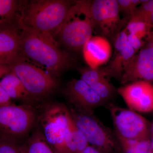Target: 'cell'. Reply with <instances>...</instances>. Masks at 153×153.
<instances>
[{
	"label": "cell",
	"mask_w": 153,
	"mask_h": 153,
	"mask_svg": "<svg viewBox=\"0 0 153 153\" xmlns=\"http://www.w3.org/2000/svg\"><path fill=\"white\" fill-rule=\"evenodd\" d=\"M74 2L68 0L22 1L15 24L22 32L55 40Z\"/></svg>",
	"instance_id": "cell-1"
},
{
	"label": "cell",
	"mask_w": 153,
	"mask_h": 153,
	"mask_svg": "<svg viewBox=\"0 0 153 153\" xmlns=\"http://www.w3.org/2000/svg\"><path fill=\"white\" fill-rule=\"evenodd\" d=\"M21 32V53L30 63L55 76H59L75 63L74 57L61 49L56 40Z\"/></svg>",
	"instance_id": "cell-2"
},
{
	"label": "cell",
	"mask_w": 153,
	"mask_h": 153,
	"mask_svg": "<svg viewBox=\"0 0 153 153\" xmlns=\"http://www.w3.org/2000/svg\"><path fill=\"white\" fill-rule=\"evenodd\" d=\"M91 1H74L55 35V40L71 51L82 49L92 37L94 28L89 10Z\"/></svg>",
	"instance_id": "cell-3"
},
{
	"label": "cell",
	"mask_w": 153,
	"mask_h": 153,
	"mask_svg": "<svg viewBox=\"0 0 153 153\" xmlns=\"http://www.w3.org/2000/svg\"><path fill=\"white\" fill-rule=\"evenodd\" d=\"M68 111L76 127L88 144L102 153H111L117 149L119 142L116 136L92 113L73 108Z\"/></svg>",
	"instance_id": "cell-4"
},
{
	"label": "cell",
	"mask_w": 153,
	"mask_h": 153,
	"mask_svg": "<svg viewBox=\"0 0 153 153\" xmlns=\"http://www.w3.org/2000/svg\"><path fill=\"white\" fill-rule=\"evenodd\" d=\"M28 93L38 100L54 92L58 83L55 76L22 57L10 66Z\"/></svg>",
	"instance_id": "cell-5"
},
{
	"label": "cell",
	"mask_w": 153,
	"mask_h": 153,
	"mask_svg": "<svg viewBox=\"0 0 153 153\" xmlns=\"http://www.w3.org/2000/svg\"><path fill=\"white\" fill-rule=\"evenodd\" d=\"M36 117L34 108L28 105L0 106V135L18 142L33 128Z\"/></svg>",
	"instance_id": "cell-6"
},
{
	"label": "cell",
	"mask_w": 153,
	"mask_h": 153,
	"mask_svg": "<svg viewBox=\"0 0 153 153\" xmlns=\"http://www.w3.org/2000/svg\"><path fill=\"white\" fill-rule=\"evenodd\" d=\"M70 117L65 106L55 103L47 107L41 117L42 133L56 153H63Z\"/></svg>",
	"instance_id": "cell-7"
},
{
	"label": "cell",
	"mask_w": 153,
	"mask_h": 153,
	"mask_svg": "<svg viewBox=\"0 0 153 153\" xmlns=\"http://www.w3.org/2000/svg\"><path fill=\"white\" fill-rule=\"evenodd\" d=\"M90 13L94 30L114 42L126 21L121 19L117 0L91 1Z\"/></svg>",
	"instance_id": "cell-8"
},
{
	"label": "cell",
	"mask_w": 153,
	"mask_h": 153,
	"mask_svg": "<svg viewBox=\"0 0 153 153\" xmlns=\"http://www.w3.org/2000/svg\"><path fill=\"white\" fill-rule=\"evenodd\" d=\"M110 112L116 129V136L124 139H149L150 127L142 116L132 110L111 105Z\"/></svg>",
	"instance_id": "cell-9"
},
{
	"label": "cell",
	"mask_w": 153,
	"mask_h": 153,
	"mask_svg": "<svg viewBox=\"0 0 153 153\" xmlns=\"http://www.w3.org/2000/svg\"><path fill=\"white\" fill-rule=\"evenodd\" d=\"M126 85L137 81L153 82V45L147 44L126 64L120 80Z\"/></svg>",
	"instance_id": "cell-10"
},
{
	"label": "cell",
	"mask_w": 153,
	"mask_h": 153,
	"mask_svg": "<svg viewBox=\"0 0 153 153\" xmlns=\"http://www.w3.org/2000/svg\"><path fill=\"white\" fill-rule=\"evenodd\" d=\"M130 109L142 113L153 111V85L137 81L123 85L117 90Z\"/></svg>",
	"instance_id": "cell-11"
},
{
	"label": "cell",
	"mask_w": 153,
	"mask_h": 153,
	"mask_svg": "<svg viewBox=\"0 0 153 153\" xmlns=\"http://www.w3.org/2000/svg\"><path fill=\"white\" fill-rule=\"evenodd\" d=\"M63 94L73 108L92 113L104 101L82 79H72L66 83Z\"/></svg>",
	"instance_id": "cell-12"
},
{
	"label": "cell",
	"mask_w": 153,
	"mask_h": 153,
	"mask_svg": "<svg viewBox=\"0 0 153 153\" xmlns=\"http://www.w3.org/2000/svg\"><path fill=\"white\" fill-rule=\"evenodd\" d=\"M21 32L15 23L0 25V64L10 66L23 56Z\"/></svg>",
	"instance_id": "cell-13"
},
{
	"label": "cell",
	"mask_w": 153,
	"mask_h": 153,
	"mask_svg": "<svg viewBox=\"0 0 153 153\" xmlns=\"http://www.w3.org/2000/svg\"><path fill=\"white\" fill-rule=\"evenodd\" d=\"M126 29L121 30L114 41V51L109 64L105 66L110 77L120 80L124 68L136 53L128 41Z\"/></svg>",
	"instance_id": "cell-14"
},
{
	"label": "cell",
	"mask_w": 153,
	"mask_h": 153,
	"mask_svg": "<svg viewBox=\"0 0 153 153\" xmlns=\"http://www.w3.org/2000/svg\"><path fill=\"white\" fill-rule=\"evenodd\" d=\"M85 61L89 68H96L107 63L112 54L109 41L101 36H92L82 49Z\"/></svg>",
	"instance_id": "cell-15"
},
{
	"label": "cell",
	"mask_w": 153,
	"mask_h": 153,
	"mask_svg": "<svg viewBox=\"0 0 153 153\" xmlns=\"http://www.w3.org/2000/svg\"><path fill=\"white\" fill-rule=\"evenodd\" d=\"M0 86L11 99L27 101L36 100L29 94L19 78L12 71L3 77L0 81Z\"/></svg>",
	"instance_id": "cell-16"
},
{
	"label": "cell",
	"mask_w": 153,
	"mask_h": 153,
	"mask_svg": "<svg viewBox=\"0 0 153 153\" xmlns=\"http://www.w3.org/2000/svg\"><path fill=\"white\" fill-rule=\"evenodd\" d=\"M22 153H55L42 131L37 130L25 142L20 144Z\"/></svg>",
	"instance_id": "cell-17"
},
{
	"label": "cell",
	"mask_w": 153,
	"mask_h": 153,
	"mask_svg": "<svg viewBox=\"0 0 153 153\" xmlns=\"http://www.w3.org/2000/svg\"><path fill=\"white\" fill-rule=\"evenodd\" d=\"M22 1L0 0V25L15 23Z\"/></svg>",
	"instance_id": "cell-18"
},
{
	"label": "cell",
	"mask_w": 153,
	"mask_h": 153,
	"mask_svg": "<svg viewBox=\"0 0 153 153\" xmlns=\"http://www.w3.org/2000/svg\"><path fill=\"white\" fill-rule=\"evenodd\" d=\"M116 137L125 153H146L150 151V140H135Z\"/></svg>",
	"instance_id": "cell-19"
},
{
	"label": "cell",
	"mask_w": 153,
	"mask_h": 153,
	"mask_svg": "<svg viewBox=\"0 0 153 153\" xmlns=\"http://www.w3.org/2000/svg\"><path fill=\"white\" fill-rule=\"evenodd\" d=\"M81 74L80 79L90 86L97 82L104 79L110 78L105 67L96 68H84L79 69Z\"/></svg>",
	"instance_id": "cell-20"
},
{
	"label": "cell",
	"mask_w": 153,
	"mask_h": 153,
	"mask_svg": "<svg viewBox=\"0 0 153 153\" xmlns=\"http://www.w3.org/2000/svg\"><path fill=\"white\" fill-rule=\"evenodd\" d=\"M152 28V27L142 21L131 19L128 22L125 29L129 34H133L143 39L148 37Z\"/></svg>",
	"instance_id": "cell-21"
},
{
	"label": "cell",
	"mask_w": 153,
	"mask_h": 153,
	"mask_svg": "<svg viewBox=\"0 0 153 153\" xmlns=\"http://www.w3.org/2000/svg\"><path fill=\"white\" fill-rule=\"evenodd\" d=\"M90 86L104 101L111 98L115 92V89L111 83L109 78L102 79Z\"/></svg>",
	"instance_id": "cell-22"
},
{
	"label": "cell",
	"mask_w": 153,
	"mask_h": 153,
	"mask_svg": "<svg viewBox=\"0 0 153 153\" xmlns=\"http://www.w3.org/2000/svg\"><path fill=\"white\" fill-rule=\"evenodd\" d=\"M120 12L126 16L128 21L134 15L137 7L143 2L144 0H117Z\"/></svg>",
	"instance_id": "cell-23"
},
{
	"label": "cell",
	"mask_w": 153,
	"mask_h": 153,
	"mask_svg": "<svg viewBox=\"0 0 153 153\" xmlns=\"http://www.w3.org/2000/svg\"><path fill=\"white\" fill-rule=\"evenodd\" d=\"M69 125L71 129V135L76 146L77 153H81L89 145V144L85 137L76 127L73 120L71 119V117Z\"/></svg>",
	"instance_id": "cell-24"
},
{
	"label": "cell",
	"mask_w": 153,
	"mask_h": 153,
	"mask_svg": "<svg viewBox=\"0 0 153 153\" xmlns=\"http://www.w3.org/2000/svg\"><path fill=\"white\" fill-rule=\"evenodd\" d=\"M0 153H22L20 144L15 140L0 135Z\"/></svg>",
	"instance_id": "cell-25"
},
{
	"label": "cell",
	"mask_w": 153,
	"mask_h": 153,
	"mask_svg": "<svg viewBox=\"0 0 153 153\" xmlns=\"http://www.w3.org/2000/svg\"><path fill=\"white\" fill-rule=\"evenodd\" d=\"M152 12H153V0H144L143 2L137 7L135 12L132 17L134 16L144 15V14L149 13Z\"/></svg>",
	"instance_id": "cell-26"
},
{
	"label": "cell",
	"mask_w": 153,
	"mask_h": 153,
	"mask_svg": "<svg viewBox=\"0 0 153 153\" xmlns=\"http://www.w3.org/2000/svg\"><path fill=\"white\" fill-rule=\"evenodd\" d=\"M128 41L131 46L134 49L136 52H137L145 44L144 41L133 34L128 33L127 35Z\"/></svg>",
	"instance_id": "cell-27"
},
{
	"label": "cell",
	"mask_w": 153,
	"mask_h": 153,
	"mask_svg": "<svg viewBox=\"0 0 153 153\" xmlns=\"http://www.w3.org/2000/svg\"><path fill=\"white\" fill-rule=\"evenodd\" d=\"M136 19L145 22L153 28V12L144 15L133 16L130 19Z\"/></svg>",
	"instance_id": "cell-28"
},
{
	"label": "cell",
	"mask_w": 153,
	"mask_h": 153,
	"mask_svg": "<svg viewBox=\"0 0 153 153\" xmlns=\"http://www.w3.org/2000/svg\"><path fill=\"white\" fill-rule=\"evenodd\" d=\"M11 100L6 91L0 86V106L11 104Z\"/></svg>",
	"instance_id": "cell-29"
},
{
	"label": "cell",
	"mask_w": 153,
	"mask_h": 153,
	"mask_svg": "<svg viewBox=\"0 0 153 153\" xmlns=\"http://www.w3.org/2000/svg\"><path fill=\"white\" fill-rule=\"evenodd\" d=\"M11 71V67L10 66L0 64V78L2 76L4 77Z\"/></svg>",
	"instance_id": "cell-30"
},
{
	"label": "cell",
	"mask_w": 153,
	"mask_h": 153,
	"mask_svg": "<svg viewBox=\"0 0 153 153\" xmlns=\"http://www.w3.org/2000/svg\"><path fill=\"white\" fill-rule=\"evenodd\" d=\"M81 153H102L97 149L88 145Z\"/></svg>",
	"instance_id": "cell-31"
},
{
	"label": "cell",
	"mask_w": 153,
	"mask_h": 153,
	"mask_svg": "<svg viewBox=\"0 0 153 153\" xmlns=\"http://www.w3.org/2000/svg\"><path fill=\"white\" fill-rule=\"evenodd\" d=\"M146 38L147 39V41L150 42L153 45V28Z\"/></svg>",
	"instance_id": "cell-32"
},
{
	"label": "cell",
	"mask_w": 153,
	"mask_h": 153,
	"mask_svg": "<svg viewBox=\"0 0 153 153\" xmlns=\"http://www.w3.org/2000/svg\"><path fill=\"white\" fill-rule=\"evenodd\" d=\"M150 151L153 153V137H152L151 140Z\"/></svg>",
	"instance_id": "cell-33"
},
{
	"label": "cell",
	"mask_w": 153,
	"mask_h": 153,
	"mask_svg": "<svg viewBox=\"0 0 153 153\" xmlns=\"http://www.w3.org/2000/svg\"><path fill=\"white\" fill-rule=\"evenodd\" d=\"M150 134L152 135V137H153V121L152 123L151 126L150 127Z\"/></svg>",
	"instance_id": "cell-34"
},
{
	"label": "cell",
	"mask_w": 153,
	"mask_h": 153,
	"mask_svg": "<svg viewBox=\"0 0 153 153\" xmlns=\"http://www.w3.org/2000/svg\"><path fill=\"white\" fill-rule=\"evenodd\" d=\"M146 153H153L152 152V151H149V152H148Z\"/></svg>",
	"instance_id": "cell-35"
}]
</instances>
